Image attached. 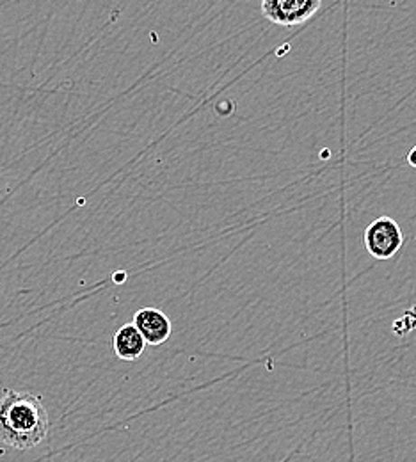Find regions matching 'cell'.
I'll return each mask as SVG.
<instances>
[{"label": "cell", "instance_id": "1", "mask_svg": "<svg viewBox=\"0 0 416 462\" xmlns=\"http://www.w3.org/2000/svg\"><path fill=\"white\" fill-rule=\"evenodd\" d=\"M51 420L43 401L31 392L5 390L0 397V441L14 450H32L47 439Z\"/></svg>", "mask_w": 416, "mask_h": 462}, {"label": "cell", "instance_id": "2", "mask_svg": "<svg viewBox=\"0 0 416 462\" xmlns=\"http://www.w3.org/2000/svg\"><path fill=\"white\" fill-rule=\"evenodd\" d=\"M404 244V235L397 221L388 216L377 217L365 230V247L375 260L393 258Z\"/></svg>", "mask_w": 416, "mask_h": 462}, {"label": "cell", "instance_id": "3", "mask_svg": "<svg viewBox=\"0 0 416 462\" xmlns=\"http://www.w3.org/2000/svg\"><path fill=\"white\" fill-rule=\"evenodd\" d=\"M322 0H262V14L282 27H294L308 22L319 9Z\"/></svg>", "mask_w": 416, "mask_h": 462}, {"label": "cell", "instance_id": "4", "mask_svg": "<svg viewBox=\"0 0 416 462\" xmlns=\"http://www.w3.org/2000/svg\"><path fill=\"white\" fill-rule=\"evenodd\" d=\"M148 346H162L171 337V320L157 308H143L132 322Z\"/></svg>", "mask_w": 416, "mask_h": 462}, {"label": "cell", "instance_id": "5", "mask_svg": "<svg viewBox=\"0 0 416 462\" xmlns=\"http://www.w3.org/2000/svg\"><path fill=\"white\" fill-rule=\"evenodd\" d=\"M113 346H115V354L118 356L119 359L135 361L137 357L143 356V352L146 348V342L134 324H126L116 331Z\"/></svg>", "mask_w": 416, "mask_h": 462}, {"label": "cell", "instance_id": "6", "mask_svg": "<svg viewBox=\"0 0 416 462\" xmlns=\"http://www.w3.org/2000/svg\"><path fill=\"white\" fill-rule=\"evenodd\" d=\"M408 162H410L411 168H415L416 170V146L415 148H411V152H410V155H408Z\"/></svg>", "mask_w": 416, "mask_h": 462}]
</instances>
